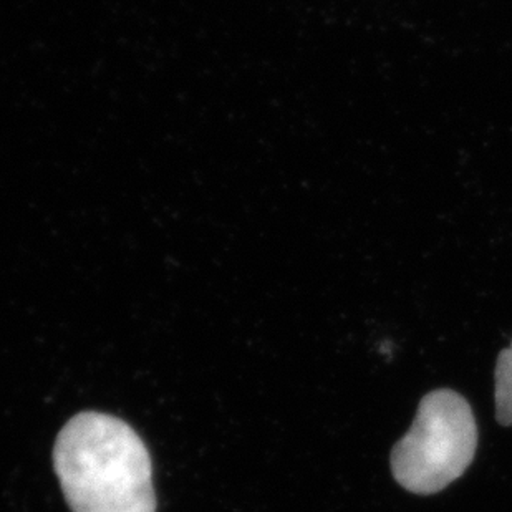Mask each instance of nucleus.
Returning a JSON list of instances; mask_svg holds the SVG:
<instances>
[{
  "instance_id": "3",
  "label": "nucleus",
  "mask_w": 512,
  "mask_h": 512,
  "mask_svg": "<svg viewBox=\"0 0 512 512\" xmlns=\"http://www.w3.org/2000/svg\"><path fill=\"white\" fill-rule=\"evenodd\" d=\"M496 418L503 426L512 425V342L499 353L496 363Z\"/></svg>"
},
{
  "instance_id": "1",
  "label": "nucleus",
  "mask_w": 512,
  "mask_h": 512,
  "mask_svg": "<svg viewBox=\"0 0 512 512\" xmlns=\"http://www.w3.org/2000/svg\"><path fill=\"white\" fill-rule=\"evenodd\" d=\"M54 466L73 512H156L150 453L120 418L73 416L58 433Z\"/></svg>"
},
{
  "instance_id": "2",
  "label": "nucleus",
  "mask_w": 512,
  "mask_h": 512,
  "mask_svg": "<svg viewBox=\"0 0 512 512\" xmlns=\"http://www.w3.org/2000/svg\"><path fill=\"white\" fill-rule=\"evenodd\" d=\"M478 426L459 393L440 388L421 398L410 431L392 451L393 478L413 494L448 488L473 463Z\"/></svg>"
}]
</instances>
